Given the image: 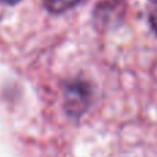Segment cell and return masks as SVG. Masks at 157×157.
<instances>
[{"label": "cell", "instance_id": "obj_2", "mask_svg": "<svg viewBox=\"0 0 157 157\" xmlns=\"http://www.w3.org/2000/svg\"><path fill=\"white\" fill-rule=\"evenodd\" d=\"M2 2H4V3H8V4H14V3L19 2V0H2Z\"/></svg>", "mask_w": 157, "mask_h": 157}, {"label": "cell", "instance_id": "obj_1", "mask_svg": "<svg viewBox=\"0 0 157 157\" xmlns=\"http://www.w3.org/2000/svg\"><path fill=\"white\" fill-rule=\"evenodd\" d=\"M83 0H43L44 6L52 13H62L69 8H73Z\"/></svg>", "mask_w": 157, "mask_h": 157}]
</instances>
